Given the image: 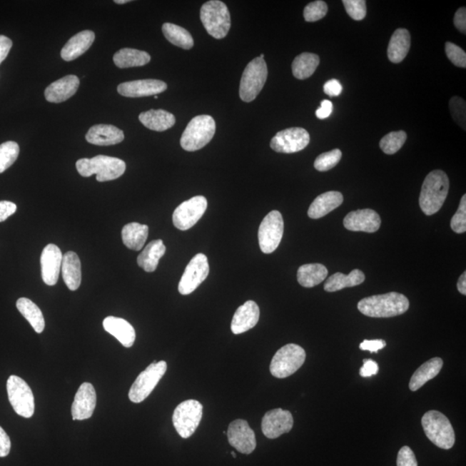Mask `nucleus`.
<instances>
[{
    "label": "nucleus",
    "mask_w": 466,
    "mask_h": 466,
    "mask_svg": "<svg viewBox=\"0 0 466 466\" xmlns=\"http://www.w3.org/2000/svg\"><path fill=\"white\" fill-rule=\"evenodd\" d=\"M410 308L405 295L397 292L366 297L358 304V310L373 318H390L403 315Z\"/></svg>",
    "instance_id": "1"
},
{
    "label": "nucleus",
    "mask_w": 466,
    "mask_h": 466,
    "mask_svg": "<svg viewBox=\"0 0 466 466\" xmlns=\"http://www.w3.org/2000/svg\"><path fill=\"white\" fill-rule=\"evenodd\" d=\"M449 188V178L442 171L436 170L430 173L425 178L420 195V207L427 216L438 213L445 199Z\"/></svg>",
    "instance_id": "2"
},
{
    "label": "nucleus",
    "mask_w": 466,
    "mask_h": 466,
    "mask_svg": "<svg viewBox=\"0 0 466 466\" xmlns=\"http://www.w3.org/2000/svg\"><path fill=\"white\" fill-rule=\"evenodd\" d=\"M76 170L83 177L96 175V180L104 183L116 180L123 176L126 170V165L121 159L98 155L93 158L78 160Z\"/></svg>",
    "instance_id": "3"
},
{
    "label": "nucleus",
    "mask_w": 466,
    "mask_h": 466,
    "mask_svg": "<svg viewBox=\"0 0 466 466\" xmlns=\"http://www.w3.org/2000/svg\"><path fill=\"white\" fill-rule=\"evenodd\" d=\"M216 131V123L209 115H200L188 123L181 138V146L187 151H196L207 146Z\"/></svg>",
    "instance_id": "4"
},
{
    "label": "nucleus",
    "mask_w": 466,
    "mask_h": 466,
    "mask_svg": "<svg viewBox=\"0 0 466 466\" xmlns=\"http://www.w3.org/2000/svg\"><path fill=\"white\" fill-rule=\"evenodd\" d=\"M422 424L425 435L436 447L445 450L455 443V432L447 416L439 411L431 410L423 415Z\"/></svg>",
    "instance_id": "5"
},
{
    "label": "nucleus",
    "mask_w": 466,
    "mask_h": 466,
    "mask_svg": "<svg viewBox=\"0 0 466 466\" xmlns=\"http://www.w3.org/2000/svg\"><path fill=\"white\" fill-rule=\"evenodd\" d=\"M201 20L206 31L216 39L228 36L231 28V15L225 3L211 0L201 9Z\"/></svg>",
    "instance_id": "6"
},
{
    "label": "nucleus",
    "mask_w": 466,
    "mask_h": 466,
    "mask_svg": "<svg viewBox=\"0 0 466 466\" xmlns=\"http://www.w3.org/2000/svg\"><path fill=\"white\" fill-rule=\"evenodd\" d=\"M306 360V352L298 345L288 344L272 358L270 373L276 378H286L296 373Z\"/></svg>",
    "instance_id": "7"
},
{
    "label": "nucleus",
    "mask_w": 466,
    "mask_h": 466,
    "mask_svg": "<svg viewBox=\"0 0 466 466\" xmlns=\"http://www.w3.org/2000/svg\"><path fill=\"white\" fill-rule=\"evenodd\" d=\"M268 68L265 59H257L246 66L239 86V96L245 102L255 100L265 85Z\"/></svg>",
    "instance_id": "8"
},
{
    "label": "nucleus",
    "mask_w": 466,
    "mask_h": 466,
    "mask_svg": "<svg viewBox=\"0 0 466 466\" xmlns=\"http://www.w3.org/2000/svg\"><path fill=\"white\" fill-rule=\"evenodd\" d=\"M203 415V406L196 400H187L176 407L173 415V424L183 439L191 437L199 427Z\"/></svg>",
    "instance_id": "9"
},
{
    "label": "nucleus",
    "mask_w": 466,
    "mask_h": 466,
    "mask_svg": "<svg viewBox=\"0 0 466 466\" xmlns=\"http://www.w3.org/2000/svg\"><path fill=\"white\" fill-rule=\"evenodd\" d=\"M167 370V363L165 361L153 362L146 370L139 374L129 391V398L135 403L142 402L164 376Z\"/></svg>",
    "instance_id": "10"
},
{
    "label": "nucleus",
    "mask_w": 466,
    "mask_h": 466,
    "mask_svg": "<svg viewBox=\"0 0 466 466\" xmlns=\"http://www.w3.org/2000/svg\"><path fill=\"white\" fill-rule=\"evenodd\" d=\"M7 394L16 414L24 418L34 415L35 401L32 390L24 379L11 376L7 380Z\"/></svg>",
    "instance_id": "11"
},
{
    "label": "nucleus",
    "mask_w": 466,
    "mask_h": 466,
    "mask_svg": "<svg viewBox=\"0 0 466 466\" xmlns=\"http://www.w3.org/2000/svg\"><path fill=\"white\" fill-rule=\"evenodd\" d=\"M284 222L281 213L271 211L267 214L258 230L260 249L265 254H270L278 248L282 241Z\"/></svg>",
    "instance_id": "12"
},
{
    "label": "nucleus",
    "mask_w": 466,
    "mask_h": 466,
    "mask_svg": "<svg viewBox=\"0 0 466 466\" xmlns=\"http://www.w3.org/2000/svg\"><path fill=\"white\" fill-rule=\"evenodd\" d=\"M310 142V136L303 128L293 127L279 131L271 139L272 150L278 153L292 154L304 150Z\"/></svg>",
    "instance_id": "13"
},
{
    "label": "nucleus",
    "mask_w": 466,
    "mask_h": 466,
    "mask_svg": "<svg viewBox=\"0 0 466 466\" xmlns=\"http://www.w3.org/2000/svg\"><path fill=\"white\" fill-rule=\"evenodd\" d=\"M209 263L207 255L199 253L195 255L186 267L178 285L181 295H188L195 291L207 279Z\"/></svg>",
    "instance_id": "14"
},
{
    "label": "nucleus",
    "mask_w": 466,
    "mask_h": 466,
    "mask_svg": "<svg viewBox=\"0 0 466 466\" xmlns=\"http://www.w3.org/2000/svg\"><path fill=\"white\" fill-rule=\"evenodd\" d=\"M208 208L204 196H195L181 203L173 213V223L177 229L187 231L193 228Z\"/></svg>",
    "instance_id": "15"
},
{
    "label": "nucleus",
    "mask_w": 466,
    "mask_h": 466,
    "mask_svg": "<svg viewBox=\"0 0 466 466\" xmlns=\"http://www.w3.org/2000/svg\"><path fill=\"white\" fill-rule=\"evenodd\" d=\"M228 437L230 445L243 455H250L257 447L254 431L245 420H236L231 422Z\"/></svg>",
    "instance_id": "16"
},
{
    "label": "nucleus",
    "mask_w": 466,
    "mask_h": 466,
    "mask_svg": "<svg viewBox=\"0 0 466 466\" xmlns=\"http://www.w3.org/2000/svg\"><path fill=\"white\" fill-rule=\"evenodd\" d=\"M294 419L290 411L275 408L268 411L262 420V431L267 438L273 440L290 432Z\"/></svg>",
    "instance_id": "17"
},
{
    "label": "nucleus",
    "mask_w": 466,
    "mask_h": 466,
    "mask_svg": "<svg viewBox=\"0 0 466 466\" xmlns=\"http://www.w3.org/2000/svg\"><path fill=\"white\" fill-rule=\"evenodd\" d=\"M64 255L59 246L49 244L41 255V270L43 281L48 286L56 285L59 281Z\"/></svg>",
    "instance_id": "18"
},
{
    "label": "nucleus",
    "mask_w": 466,
    "mask_h": 466,
    "mask_svg": "<svg viewBox=\"0 0 466 466\" xmlns=\"http://www.w3.org/2000/svg\"><path fill=\"white\" fill-rule=\"evenodd\" d=\"M381 226V218L371 209L353 211L344 218V226L353 232L376 233Z\"/></svg>",
    "instance_id": "19"
},
{
    "label": "nucleus",
    "mask_w": 466,
    "mask_h": 466,
    "mask_svg": "<svg viewBox=\"0 0 466 466\" xmlns=\"http://www.w3.org/2000/svg\"><path fill=\"white\" fill-rule=\"evenodd\" d=\"M96 401L97 395L93 386L89 383H82L72 404L73 420H83L92 417Z\"/></svg>",
    "instance_id": "20"
},
{
    "label": "nucleus",
    "mask_w": 466,
    "mask_h": 466,
    "mask_svg": "<svg viewBox=\"0 0 466 466\" xmlns=\"http://www.w3.org/2000/svg\"><path fill=\"white\" fill-rule=\"evenodd\" d=\"M168 86L159 80L147 79L123 82L118 86V92L122 96L140 98L156 96L164 92Z\"/></svg>",
    "instance_id": "21"
},
{
    "label": "nucleus",
    "mask_w": 466,
    "mask_h": 466,
    "mask_svg": "<svg viewBox=\"0 0 466 466\" xmlns=\"http://www.w3.org/2000/svg\"><path fill=\"white\" fill-rule=\"evenodd\" d=\"M80 86V79L76 76H70L61 78L53 82L45 89L44 96L49 102L61 103L68 101L74 96Z\"/></svg>",
    "instance_id": "22"
},
{
    "label": "nucleus",
    "mask_w": 466,
    "mask_h": 466,
    "mask_svg": "<svg viewBox=\"0 0 466 466\" xmlns=\"http://www.w3.org/2000/svg\"><path fill=\"white\" fill-rule=\"evenodd\" d=\"M260 310L258 304L248 300L237 309L233 315L231 329L234 334L244 333L258 324Z\"/></svg>",
    "instance_id": "23"
},
{
    "label": "nucleus",
    "mask_w": 466,
    "mask_h": 466,
    "mask_svg": "<svg viewBox=\"0 0 466 466\" xmlns=\"http://www.w3.org/2000/svg\"><path fill=\"white\" fill-rule=\"evenodd\" d=\"M86 141L98 146H110L125 139L123 131L111 125H96L90 128L86 135Z\"/></svg>",
    "instance_id": "24"
},
{
    "label": "nucleus",
    "mask_w": 466,
    "mask_h": 466,
    "mask_svg": "<svg viewBox=\"0 0 466 466\" xmlns=\"http://www.w3.org/2000/svg\"><path fill=\"white\" fill-rule=\"evenodd\" d=\"M96 40V34L92 31H83L77 33L68 41L61 49V56L66 61L76 60L88 51Z\"/></svg>",
    "instance_id": "25"
},
{
    "label": "nucleus",
    "mask_w": 466,
    "mask_h": 466,
    "mask_svg": "<svg viewBox=\"0 0 466 466\" xmlns=\"http://www.w3.org/2000/svg\"><path fill=\"white\" fill-rule=\"evenodd\" d=\"M103 328L116 338L126 348L133 345L136 340L135 329L128 321L118 317L109 316L103 321Z\"/></svg>",
    "instance_id": "26"
},
{
    "label": "nucleus",
    "mask_w": 466,
    "mask_h": 466,
    "mask_svg": "<svg viewBox=\"0 0 466 466\" xmlns=\"http://www.w3.org/2000/svg\"><path fill=\"white\" fill-rule=\"evenodd\" d=\"M344 197L341 193L329 191L315 198L308 209L309 218L317 220L323 218L343 203Z\"/></svg>",
    "instance_id": "27"
},
{
    "label": "nucleus",
    "mask_w": 466,
    "mask_h": 466,
    "mask_svg": "<svg viewBox=\"0 0 466 466\" xmlns=\"http://www.w3.org/2000/svg\"><path fill=\"white\" fill-rule=\"evenodd\" d=\"M64 281L70 290H77L81 283V265L78 255L74 251L64 255L61 263Z\"/></svg>",
    "instance_id": "28"
},
{
    "label": "nucleus",
    "mask_w": 466,
    "mask_h": 466,
    "mask_svg": "<svg viewBox=\"0 0 466 466\" xmlns=\"http://www.w3.org/2000/svg\"><path fill=\"white\" fill-rule=\"evenodd\" d=\"M411 45L410 32L406 29H397L391 36L389 47H388V57L391 63L400 64L407 55Z\"/></svg>",
    "instance_id": "29"
},
{
    "label": "nucleus",
    "mask_w": 466,
    "mask_h": 466,
    "mask_svg": "<svg viewBox=\"0 0 466 466\" xmlns=\"http://www.w3.org/2000/svg\"><path fill=\"white\" fill-rule=\"evenodd\" d=\"M139 121L148 129L156 131H166L176 123L174 115L163 109L144 111L139 115Z\"/></svg>",
    "instance_id": "30"
},
{
    "label": "nucleus",
    "mask_w": 466,
    "mask_h": 466,
    "mask_svg": "<svg viewBox=\"0 0 466 466\" xmlns=\"http://www.w3.org/2000/svg\"><path fill=\"white\" fill-rule=\"evenodd\" d=\"M443 367V360L440 358H431L430 360L420 365L410 382V389L416 391L420 389L428 381L434 379L440 373Z\"/></svg>",
    "instance_id": "31"
},
{
    "label": "nucleus",
    "mask_w": 466,
    "mask_h": 466,
    "mask_svg": "<svg viewBox=\"0 0 466 466\" xmlns=\"http://www.w3.org/2000/svg\"><path fill=\"white\" fill-rule=\"evenodd\" d=\"M165 253H166V247H165L163 240L156 239V240L151 241L143 249L142 253L139 254L138 265L143 270L151 273L158 268L159 260L163 257Z\"/></svg>",
    "instance_id": "32"
},
{
    "label": "nucleus",
    "mask_w": 466,
    "mask_h": 466,
    "mask_svg": "<svg viewBox=\"0 0 466 466\" xmlns=\"http://www.w3.org/2000/svg\"><path fill=\"white\" fill-rule=\"evenodd\" d=\"M148 228L146 225L139 223H130L123 226L122 230V240L128 249L133 250H142L148 238Z\"/></svg>",
    "instance_id": "33"
},
{
    "label": "nucleus",
    "mask_w": 466,
    "mask_h": 466,
    "mask_svg": "<svg viewBox=\"0 0 466 466\" xmlns=\"http://www.w3.org/2000/svg\"><path fill=\"white\" fill-rule=\"evenodd\" d=\"M113 61L119 69L142 67L150 63L151 56L146 51L126 48L115 53Z\"/></svg>",
    "instance_id": "34"
},
{
    "label": "nucleus",
    "mask_w": 466,
    "mask_h": 466,
    "mask_svg": "<svg viewBox=\"0 0 466 466\" xmlns=\"http://www.w3.org/2000/svg\"><path fill=\"white\" fill-rule=\"evenodd\" d=\"M328 270L320 263H309L299 268L297 271V280L304 288H313L325 281Z\"/></svg>",
    "instance_id": "35"
},
{
    "label": "nucleus",
    "mask_w": 466,
    "mask_h": 466,
    "mask_svg": "<svg viewBox=\"0 0 466 466\" xmlns=\"http://www.w3.org/2000/svg\"><path fill=\"white\" fill-rule=\"evenodd\" d=\"M365 280V275L360 270H353L348 275L338 272L327 280L324 290L327 292H336L345 288L360 285Z\"/></svg>",
    "instance_id": "36"
},
{
    "label": "nucleus",
    "mask_w": 466,
    "mask_h": 466,
    "mask_svg": "<svg viewBox=\"0 0 466 466\" xmlns=\"http://www.w3.org/2000/svg\"><path fill=\"white\" fill-rule=\"evenodd\" d=\"M320 64V57L313 53H303L295 57L292 71L296 79L306 80L313 76Z\"/></svg>",
    "instance_id": "37"
},
{
    "label": "nucleus",
    "mask_w": 466,
    "mask_h": 466,
    "mask_svg": "<svg viewBox=\"0 0 466 466\" xmlns=\"http://www.w3.org/2000/svg\"><path fill=\"white\" fill-rule=\"evenodd\" d=\"M16 308L31 324L36 333H43L45 328V320L41 309L28 298H20L16 303Z\"/></svg>",
    "instance_id": "38"
},
{
    "label": "nucleus",
    "mask_w": 466,
    "mask_h": 466,
    "mask_svg": "<svg viewBox=\"0 0 466 466\" xmlns=\"http://www.w3.org/2000/svg\"><path fill=\"white\" fill-rule=\"evenodd\" d=\"M163 33L168 42L183 49H191L193 46V37L184 28L171 23H165Z\"/></svg>",
    "instance_id": "39"
},
{
    "label": "nucleus",
    "mask_w": 466,
    "mask_h": 466,
    "mask_svg": "<svg viewBox=\"0 0 466 466\" xmlns=\"http://www.w3.org/2000/svg\"><path fill=\"white\" fill-rule=\"evenodd\" d=\"M407 140L405 131H392L387 134L379 143L381 150L387 155H394L403 146Z\"/></svg>",
    "instance_id": "40"
},
{
    "label": "nucleus",
    "mask_w": 466,
    "mask_h": 466,
    "mask_svg": "<svg viewBox=\"0 0 466 466\" xmlns=\"http://www.w3.org/2000/svg\"><path fill=\"white\" fill-rule=\"evenodd\" d=\"M19 155V146L14 141L0 144V174L16 162Z\"/></svg>",
    "instance_id": "41"
},
{
    "label": "nucleus",
    "mask_w": 466,
    "mask_h": 466,
    "mask_svg": "<svg viewBox=\"0 0 466 466\" xmlns=\"http://www.w3.org/2000/svg\"><path fill=\"white\" fill-rule=\"evenodd\" d=\"M342 158V152L339 148L332 151L325 152L315 159V168L320 172L328 171L336 166Z\"/></svg>",
    "instance_id": "42"
},
{
    "label": "nucleus",
    "mask_w": 466,
    "mask_h": 466,
    "mask_svg": "<svg viewBox=\"0 0 466 466\" xmlns=\"http://www.w3.org/2000/svg\"><path fill=\"white\" fill-rule=\"evenodd\" d=\"M328 7L327 4L321 0L311 2L304 8L303 16L307 22H316L323 19L327 15Z\"/></svg>",
    "instance_id": "43"
},
{
    "label": "nucleus",
    "mask_w": 466,
    "mask_h": 466,
    "mask_svg": "<svg viewBox=\"0 0 466 466\" xmlns=\"http://www.w3.org/2000/svg\"><path fill=\"white\" fill-rule=\"evenodd\" d=\"M342 3L346 12L353 19L360 21L365 18L367 11L365 0H343Z\"/></svg>",
    "instance_id": "44"
},
{
    "label": "nucleus",
    "mask_w": 466,
    "mask_h": 466,
    "mask_svg": "<svg viewBox=\"0 0 466 466\" xmlns=\"http://www.w3.org/2000/svg\"><path fill=\"white\" fill-rule=\"evenodd\" d=\"M451 228L456 233H465L466 231V196L461 198L457 211L451 221Z\"/></svg>",
    "instance_id": "45"
},
{
    "label": "nucleus",
    "mask_w": 466,
    "mask_h": 466,
    "mask_svg": "<svg viewBox=\"0 0 466 466\" xmlns=\"http://www.w3.org/2000/svg\"><path fill=\"white\" fill-rule=\"evenodd\" d=\"M449 106L455 121L465 130V101L460 97H452Z\"/></svg>",
    "instance_id": "46"
},
{
    "label": "nucleus",
    "mask_w": 466,
    "mask_h": 466,
    "mask_svg": "<svg viewBox=\"0 0 466 466\" xmlns=\"http://www.w3.org/2000/svg\"><path fill=\"white\" fill-rule=\"evenodd\" d=\"M445 54L453 64L460 68H466V54L457 45L447 42L445 44Z\"/></svg>",
    "instance_id": "47"
},
{
    "label": "nucleus",
    "mask_w": 466,
    "mask_h": 466,
    "mask_svg": "<svg viewBox=\"0 0 466 466\" xmlns=\"http://www.w3.org/2000/svg\"><path fill=\"white\" fill-rule=\"evenodd\" d=\"M397 465V466H418L415 453L410 447H403L400 449Z\"/></svg>",
    "instance_id": "48"
},
{
    "label": "nucleus",
    "mask_w": 466,
    "mask_h": 466,
    "mask_svg": "<svg viewBox=\"0 0 466 466\" xmlns=\"http://www.w3.org/2000/svg\"><path fill=\"white\" fill-rule=\"evenodd\" d=\"M386 342L383 340H364L360 345L362 350H369L370 353H378L385 348Z\"/></svg>",
    "instance_id": "49"
},
{
    "label": "nucleus",
    "mask_w": 466,
    "mask_h": 466,
    "mask_svg": "<svg viewBox=\"0 0 466 466\" xmlns=\"http://www.w3.org/2000/svg\"><path fill=\"white\" fill-rule=\"evenodd\" d=\"M323 89L325 93H327L328 96L336 97L340 96L343 88H342L339 81L332 79L325 82Z\"/></svg>",
    "instance_id": "50"
},
{
    "label": "nucleus",
    "mask_w": 466,
    "mask_h": 466,
    "mask_svg": "<svg viewBox=\"0 0 466 466\" xmlns=\"http://www.w3.org/2000/svg\"><path fill=\"white\" fill-rule=\"evenodd\" d=\"M379 370V367L377 362L373 360H365L364 365L360 370V376L363 378H370L377 375Z\"/></svg>",
    "instance_id": "51"
},
{
    "label": "nucleus",
    "mask_w": 466,
    "mask_h": 466,
    "mask_svg": "<svg viewBox=\"0 0 466 466\" xmlns=\"http://www.w3.org/2000/svg\"><path fill=\"white\" fill-rule=\"evenodd\" d=\"M16 211V206L11 201H0V222L7 220L8 218Z\"/></svg>",
    "instance_id": "52"
},
{
    "label": "nucleus",
    "mask_w": 466,
    "mask_h": 466,
    "mask_svg": "<svg viewBox=\"0 0 466 466\" xmlns=\"http://www.w3.org/2000/svg\"><path fill=\"white\" fill-rule=\"evenodd\" d=\"M11 443L9 436L0 427V457H5L11 452Z\"/></svg>",
    "instance_id": "53"
},
{
    "label": "nucleus",
    "mask_w": 466,
    "mask_h": 466,
    "mask_svg": "<svg viewBox=\"0 0 466 466\" xmlns=\"http://www.w3.org/2000/svg\"><path fill=\"white\" fill-rule=\"evenodd\" d=\"M455 26L460 32L465 34L466 31V9L461 7L457 11L455 16Z\"/></svg>",
    "instance_id": "54"
},
{
    "label": "nucleus",
    "mask_w": 466,
    "mask_h": 466,
    "mask_svg": "<svg viewBox=\"0 0 466 466\" xmlns=\"http://www.w3.org/2000/svg\"><path fill=\"white\" fill-rule=\"evenodd\" d=\"M12 47V41L6 36L0 35V64L6 60Z\"/></svg>",
    "instance_id": "55"
},
{
    "label": "nucleus",
    "mask_w": 466,
    "mask_h": 466,
    "mask_svg": "<svg viewBox=\"0 0 466 466\" xmlns=\"http://www.w3.org/2000/svg\"><path fill=\"white\" fill-rule=\"evenodd\" d=\"M333 110V103L328 100H324L320 103V107L316 111V117L320 119L327 118L331 115Z\"/></svg>",
    "instance_id": "56"
},
{
    "label": "nucleus",
    "mask_w": 466,
    "mask_h": 466,
    "mask_svg": "<svg viewBox=\"0 0 466 466\" xmlns=\"http://www.w3.org/2000/svg\"><path fill=\"white\" fill-rule=\"evenodd\" d=\"M457 290H459L462 295H466V272L465 271L463 274L460 275L459 281L457 284Z\"/></svg>",
    "instance_id": "57"
},
{
    "label": "nucleus",
    "mask_w": 466,
    "mask_h": 466,
    "mask_svg": "<svg viewBox=\"0 0 466 466\" xmlns=\"http://www.w3.org/2000/svg\"><path fill=\"white\" fill-rule=\"evenodd\" d=\"M114 2L118 4V5H121V4L129 3L130 0H115Z\"/></svg>",
    "instance_id": "58"
},
{
    "label": "nucleus",
    "mask_w": 466,
    "mask_h": 466,
    "mask_svg": "<svg viewBox=\"0 0 466 466\" xmlns=\"http://www.w3.org/2000/svg\"><path fill=\"white\" fill-rule=\"evenodd\" d=\"M231 455H232V456L234 457V459H236V457H237L236 453H235L234 452H231Z\"/></svg>",
    "instance_id": "59"
},
{
    "label": "nucleus",
    "mask_w": 466,
    "mask_h": 466,
    "mask_svg": "<svg viewBox=\"0 0 466 466\" xmlns=\"http://www.w3.org/2000/svg\"><path fill=\"white\" fill-rule=\"evenodd\" d=\"M259 57H260V59H265V55H263V54H262V55L260 56Z\"/></svg>",
    "instance_id": "60"
},
{
    "label": "nucleus",
    "mask_w": 466,
    "mask_h": 466,
    "mask_svg": "<svg viewBox=\"0 0 466 466\" xmlns=\"http://www.w3.org/2000/svg\"><path fill=\"white\" fill-rule=\"evenodd\" d=\"M155 98H158V96H155Z\"/></svg>",
    "instance_id": "61"
}]
</instances>
